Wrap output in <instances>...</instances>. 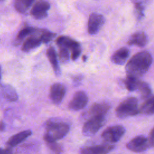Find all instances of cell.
<instances>
[{
  "instance_id": "9",
  "label": "cell",
  "mask_w": 154,
  "mask_h": 154,
  "mask_svg": "<svg viewBox=\"0 0 154 154\" xmlns=\"http://www.w3.org/2000/svg\"><path fill=\"white\" fill-rule=\"evenodd\" d=\"M50 7V4L47 1H37L31 8L30 11L31 15L35 19H43L47 17L48 11Z\"/></svg>"
},
{
  "instance_id": "15",
  "label": "cell",
  "mask_w": 154,
  "mask_h": 154,
  "mask_svg": "<svg viewBox=\"0 0 154 154\" xmlns=\"http://www.w3.org/2000/svg\"><path fill=\"white\" fill-rule=\"evenodd\" d=\"M130 51L129 49L125 47H122L117 49L111 56V61L118 65H122L125 64L129 56Z\"/></svg>"
},
{
  "instance_id": "34",
  "label": "cell",
  "mask_w": 154,
  "mask_h": 154,
  "mask_svg": "<svg viewBox=\"0 0 154 154\" xmlns=\"http://www.w3.org/2000/svg\"><path fill=\"white\" fill-rule=\"evenodd\" d=\"M87 57L86 55H83L82 56V60H83V61L85 62L87 61Z\"/></svg>"
},
{
  "instance_id": "11",
  "label": "cell",
  "mask_w": 154,
  "mask_h": 154,
  "mask_svg": "<svg viewBox=\"0 0 154 154\" xmlns=\"http://www.w3.org/2000/svg\"><path fill=\"white\" fill-rule=\"evenodd\" d=\"M114 149V146L109 144H99L84 147L80 154H107Z\"/></svg>"
},
{
  "instance_id": "4",
  "label": "cell",
  "mask_w": 154,
  "mask_h": 154,
  "mask_svg": "<svg viewBox=\"0 0 154 154\" xmlns=\"http://www.w3.org/2000/svg\"><path fill=\"white\" fill-rule=\"evenodd\" d=\"M105 123V116H95L90 117L84 123L82 127V134L85 136L90 137L94 135Z\"/></svg>"
},
{
  "instance_id": "22",
  "label": "cell",
  "mask_w": 154,
  "mask_h": 154,
  "mask_svg": "<svg viewBox=\"0 0 154 154\" xmlns=\"http://www.w3.org/2000/svg\"><path fill=\"white\" fill-rule=\"evenodd\" d=\"M140 112L146 114L152 115L154 114V96L147 99L140 108Z\"/></svg>"
},
{
  "instance_id": "35",
  "label": "cell",
  "mask_w": 154,
  "mask_h": 154,
  "mask_svg": "<svg viewBox=\"0 0 154 154\" xmlns=\"http://www.w3.org/2000/svg\"><path fill=\"white\" fill-rule=\"evenodd\" d=\"M1 79V66H0V80Z\"/></svg>"
},
{
  "instance_id": "2",
  "label": "cell",
  "mask_w": 154,
  "mask_h": 154,
  "mask_svg": "<svg viewBox=\"0 0 154 154\" xmlns=\"http://www.w3.org/2000/svg\"><path fill=\"white\" fill-rule=\"evenodd\" d=\"M46 129L44 140L46 143L54 142L64 137L69 132L70 126L61 121L49 120L46 123Z\"/></svg>"
},
{
  "instance_id": "23",
  "label": "cell",
  "mask_w": 154,
  "mask_h": 154,
  "mask_svg": "<svg viewBox=\"0 0 154 154\" xmlns=\"http://www.w3.org/2000/svg\"><path fill=\"white\" fill-rule=\"evenodd\" d=\"M140 82L141 81H140L139 79L130 76H127L124 80L125 87L126 89L129 91L138 90Z\"/></svg>"
},
{
  "instance_id": "1",
  "label": "cell",
  "mask_w": 154,
  "mask_h": 154,
  "mask_svg": "<svg viewBox=\"0 0 154 154\" xmlns=\"http://www.w3.org/2000/svg\"><path fill=\"white\" fill-rule=\"evenodd\" d=\"M153 61L151 54L146 51H141L133 55L126 65L127 76L139 79L149 69Z\"/></svg>"
},
{
  "instance_id": "20",
  "label": "cell",
  "mask_w": 154,
  "mask_h": 154,
  "mask_svg": "<svg viewBox=\"0 0 154 154\" xmlns=\"http://www.w3.org/2000/svg\"><path fill=\"white\" fill-rule=\"evenodd\" d=\"M2 94L6 100L10 102H15L18 99V95L16 90L10 85L2 86Z\"/></svg>"
},
{
  "instance_id": "21",
  "label": "cell",
  "mask_w": 154,
  "mask_h": 154,
  "mask_svg": "<svg viewBox=\"0 0 154 154\" xmlns=\"http://www.w3.org/2000/svg\"><path fill=\"white\" fill-rule=\"evenodd\" d=\"M33 2L32 0H16L14 2V7L19 13H25Z\"/></svg>"
},
{
  "instance_id": "31",
  "label": "cell",
  "mask_w": 154,
  "mask_h": 154,
  "mask_svg": "<svg viewBox=\"0 0 154 154\" xmlns=\"http://www.w3.org/2000/svg\"><path fill=\"white\" fill-rule=\"evenodd\" d=\"M0 154H13V153L9 148H0Z\"/></svg>"
},
{
  "instance_id": "33",
  "label": "cell",
  "mask_w": 154,
  "mask_h": 154,
  "mask_svg": "<svg viewBox=\"0 0 154 154\" xmlns=\"http://www.w3.org/2000/svg\"><path fill=\"white\" fill-rule=\"evenodd\" d=\"M5 128V123L2 122V121H1L0 122V131H4Z\"/></svg>"
},
{
  "instance_id": "18",
  "label": "cell",
  "mask_w": 154,
  "mask_h": 154,
  "mask_svg": "<svg viewBox=\"0 0 154 154\" xmlns=\"http://www.w3.org/2000/svg\"><path fill=\"white\" fill-rule=\"evenodd\" d=\"M46 56L52 67L55 74L57 76L60 75L61 70L58 64L57 53L54 47H50L46 50Z\"/></svg>"
},
{
  "instance_id": "19",
  "label": "cell",
  "mask_w": 154,
  "mask_h": 154,
  "mask_svg": "<svg viewBox=\"0 0 154 154\" xmlns=\"http://www.w3.org/2000/svg\"><path fill=\"white\" fill-rule=\"evenodd\" d=\"M35 35L40 38L42 43H48L51 42L56 35L55 33H54L46 29L43 28H35L33 32Z\"/></svg>"
},
{
  "instance_id": "6",
  "label": "cell",
  "mask_w": 154,
  "mask_h": 154,
  "mask_svg": "<svg viewBox=\"0 0 154 154\" xmlns=\"http://www.w3.org/2000/svg\"><path fill=\"white\" fill-rule=\"evenodd\" d=\"M151 146L149 140L143 135H138L126 144V147L134 152H142Z\"/></svg>"
},
{
  "instance_id": "5",
  "label": "cell",
  "mask_w": 154,
  "mask_h": 154,
  "mask_svg": "<svg viewBox=\"0 0 154 154\" xmlns=\"http://www.w3.org/2000/svg\"><path fill=\"white\" fill-rule=\"evenodd\" d=\"M125 128L122 125H114L108 127L102 133V138L108 143H117L125 133Z\"/></svg>"
},
{
  "instance_id": "28",
  "label": "cell",
  "mask_w": 154,
  "mask_h": 154,
  "mask_svg": "<svg viewBox=\"0 0 154 154\" xmlns=\"http://www.w3.org/2000/svg\"><path fill=\"white\" fill-rule=\"evenodd\" d=\"M46 144L51 150H52V151H54V152H55L57 153H60L62 150V147L60 146V144L56 143L55 141H54V142H48V143H46Z\"/></svg>"
},
{
  "instance_id": "7",
  "label": "cell",
  "mask_w": 154,
  "mask_h": 154,
  "mask_svg": "<svg viewBox=\"0 0 154 154\" xmlns=\"http://www.w3.org/2000/svg\"><path fill=\"white\" fill-rule=\"evenodd\" d=\"M105 19L103 15L96 13H91L88 20V32L91 35L97 34L105 23Z\"/></svg>"
},
{
  "instance_id": "29",
  "label": "cell",
  "mask_w": 154,
  "mask_h": 154,
  "mask_svg": "<svg viewBox=\"0 0 154 154\" xmlns=\"http://www.w3.org/2000/svg\"><path fill=\"white\" fill-rule=\"evenodd\" d=\"M81 53V48H78L72 51H71V54H70V57L72 58V60H76L80 55Z\"/></svg>"
},
{
  "instance_id": "10",
  "label": "cell",
  "mask_w": 154,
  "mask_h": 154,
  "mask_svg": "<svg viewBox=\"0 0 154 154\" xmlns=\"http://www.w3.org/2000/svg\"><path fill=\"white\" fill-rule=\"evenodd\" d=\"M66 92V89L64 85L60 83H55L51 85L50 88V99L54 104H60L63 100Z\"/></svg>"
},
{
  "instance_id": "27",
  "label": "cell",
  "mask_w": 154,
  "mask_h": 154,
  "mask_svg": "<svg viewBox=\"0 0 154 154\" xmlns=\"http://www.w3.org/2000/svg\"><path fill=\"white\" fill-rule=\"evenodd\" d=\"M134 11L137 19H141L144 16V5L140 2H134Z\"/></svg>"
},
{
  "instance_id": "12",
  "label": "cell",
  "mask_w": 154,
  "mask_h": 154,
  "mask_svg": "<svg viewBox=\"0 0 154 154\" xmlns=\"http://www.w3.org/2000/svg\"><path fill=\"white\" fill-rule=\"evenodd\" d=\"M111 106L107 103H95L93 104L88 109V118L95 116H105L106 114L109 110Z\"/></svg>"
},
{
  "instance_id": "32",
  "label": "cell",
  "mask_w": 154,
  "mask_h": 154,
  "mask_svg": "<svg viewBox=\"0 0 154 154\" xmlns=\"http://www.w3.org/2000/svg\"><path fill=\"white\" fill-rule=\"evenodd\" d=\"M83 79V76L81 75H78L77 76H75L73 78V82H79Z\"/></svg>"
},
{
  "instance_id": "26",
  "label": "cell",
  "mask_w": 154,
  "mask_h": 154,
  "mask_svg": "<svg viewBox=\"0 0 154 154\" xmlns=\"http://www.w3.org/2000/svg\"><path fill=\"white\" fill-rule=\"evenodd\" d=\"M58 57L60 61L63 63H67L70 60V54L69 49L65 48H59Z\"/></svg>"
},
{
  "instance_id": "16",
  "label": "cell",
  "mask_w": 154,
  "mask_h": 154,
  "mask_svg": "<svg viewBox=\"0 0 154 154\" xmlns=\"http://www.w3.org/2000/svg\"><path fill=\"white\" fill-rule=\"evenodd\" d=\"M42 43V42L40 38L32 33L31 35L28 37L23 43L22 51L25 52H29L32 49L38 48Z\"/></svg>"
},
{
  "instance_id": "14",
  "label": "cell",
  "mask_w": 154,
  "mask_h": 154,
  "mask_svg": "<svg viewBox=\"0 0 154 154\" xmlns=\"http://www.w3.org/2000/svg\"><path fill=\"white\" fill-rule=\"evenodd\" d=\"M148 43V37L143 31H137L134 33L129 38L128 44L131 46L144 47Z\"/></svg>"
},
{
  "instance_id": "3",
  "label": "cell",
  "mask_w": 154,
  "mask_h": 154,
  "mask_svg": "<svg viewBox=\"0 0 154 154\" xmlns=\"http://www.w3.org/2000/svg\"><path fill=\"white\" fill-rule=\"evenodd\" d=\"M140 112L138 101L136 97H129L123 100L116 108V113L120 119H125L137 115Z\"/></svg>"
},
{
  "instance_id": "30",
  "label": "cell",
  "mask_w": 154,
  "mask_h": 154,
  "mask_svg": "<svg viewBox=\"0 0 154 154\" xmlns=\"http://www.w3.org/2000/svg\"><path fill=\"white\" fill-rule=\"evenodd\" d=\"M151 146L154 147V128L152 129L150 135H149V138Z\"/></svg>"
},
{
  "instance_id": "24",
  "label": "cell",
  "mask_w": 154,
  "mask_h": 154,
  "mask_svg": "<svg viewBox=\"0 0 154 154\" xmlns=\"http://www.w3.org/2000/svg\"><path fill=\"white\" fill-rule=\"evenodd\" d=\"M138 90L140 91L141 96L143 99H147L151 97L152 90L147 82L141 81Z\"/></svg>"
},
{
  "instance_id": "13",
  "label": "cell",
  "mask_w": 154,
  "mask_h": 154,
  "mask_svg": "<svg viewBox=\"0 0 154 154\" xmlns=\"http://www.w3.org/2000/svg\"><path fill=\"white\" fill-rule=\"evenodd\" d=\"M56 43L58 48H65L67 49H70L71 51L81 48L79 42L66 35L58 37L56 40Z\"/></svg>"
},
{
  "instance_id": "8",
  "label": "cell",
  "mask_w": 154,
  "mask_h": 154,
  "mask_svg": "<svg viewBox=\"0 0 154 154\" xmlns=\"http://www.w3.org/2000/svg\"><path fill=\"white\" fill-rule=\"evenodd\" d=\"M88 98L84 91H78L75 93L69 103V108L73 111H78L85 107L87 105Z\"/></svg>"
},
{
  "instance_id": "17",
  "label": "cell",
  "mask_w": 154,
  "mask_h": 154,
  "mask_svg": "<svg viewBox=\"0 0 154 154\" xmlns=\"http://www.w3.org/2000/svg\"><path fill=\"white\" fill-rule=\"evenodd\" d=\"M32 134L31 131L30 130H25L22 132H20L13 136H11L7 142V144L9 147H14L22 141H23L25 139H26L28 137H29Z\"/></svg>"
},
{
  "instance_id": "25",
  "label": "cell",
  "mask_w": 154,
  "mask_h": 154,
  "mask_svg": "<svg viewBox=\"0 0 154 154\" xmlns=\"http://www.w3.org/2000/svg\"><path fill=\"white\" fill-rule=\"evenodd\" d=\"M34 29H35V28L31 27V26H26L23 27L22 29H21L19 31L16 37L17 40L21 41L23 40L26 37H29L33 33V32L34 31Z\"/></svg>"
}]
</instances>
